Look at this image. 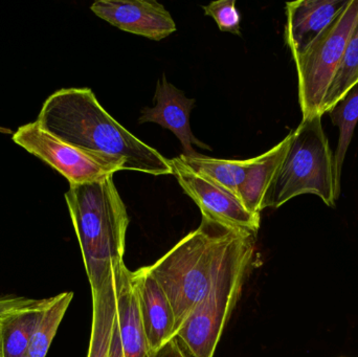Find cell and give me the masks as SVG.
<instances>
[{"instance_id": "cell-11", "label": "cell", "mask_w": 358, "mask_h": 357, "mask_svg": "<svg viewBox=\"0 0 358 357\" xmlns=\"http://www.w3.org/2000/svg\"><path fill=\"white\" fill-rule=\"evenodd\" d=\"M155 100L157 101L155 107L143 109L138 124L155 123L171 130L181 143L183 155L187 156L198 154L194 150L193 145L210 150V147L197 140L191 130L189 115L195 106L194 99H187L183 92L168 82L166 75H163L157 82Z\"/></svg>"}, {"instance_id": "cell-17", "label": "cell", "mask_w": 358, "mask_h": 357, "mask_svg": "<svg viewBox=\"0 0 358 357\" xmlns=\"http://www.w3.org/2000/svg\"><path fill=\"white\" fill-rule=\"evenodd\" d=\"M179 159L194 173L213 184L222 187L238 198V190L252 163V159L243 161L218 159L201 154H196L195 156L182 154Z\"/></svg>"}, {"instance_id": "cell-6", "label": "cell", "mask_w": 358, "mask_h": 357, "mask_svg": "<svg viewBox=\"0 0 358 357\" xmlns=\"http://www.w3.org/2000/svg\"><path fill=\"white\" fill-rule=\"evenodd\" d=\"M357 20L358 0H349L331 24L294 61L303 119L322 115L326 94L342 62L347 42Z\"/></svg>"}, {"instance_id": "cell-10", "label": "cell", "mask_w": 358, "mask_h": 357, "mask_svg": "<svg viewBox=\"0 0 358 357\" xmlns=\"http://www.w3.org/2000/svg\"><path fill=\"white\" fill-rule=\"evenodd\" d=\"M141 316L131 270L125 263L117 270V314L113 327L110 357H151Z\"/></svg>"}, {"instance_id": "cell-23", "label": "cell", "mask_w": 358, "mask_h": 357, "mask_svg": "<svg viewBox=\"0 0 358 357\" xmlns=\"http://www.w3.org/2000/svg\"><path fill=\"white\" fill-rule=\"evenodd\" d=\"M151 357H189L176 337Z\"/></svg>"}, {"instance_id": "cell-15", "label": "cell", "mask_w": 358, "mask_h": 357, "mask_svg": "<svg viewBox=\"0 0 358 357\" xmlns=\"http://www.w3.org/2000/svg\"><path fill=\"white\" fill-rule=\"evenodd\" d=\"M119 270H115L99 289L92 291V324L87 357H110L113 327L117 314Z\"/></svg>"}, {"instance_id": "cell-3", "label": "cell", "mask_w": 358, "mask_h": 357, "mask_svg": "<svg viewBox=\"0 0 358 357\" xmlns=\"http://www.w3.org/2000/svg\"><path fill=\"white\" fill-rule=\"evenodd\" d=\"M248 233L202 216L201 224L161 259L147 266L171 304L176 335L208 293L219 264L238 237Z\"/></svg>"}, {"instance_id": "cell-22", "label": "cell", "mask_w": 358, "mask_h": 357, "mask_svg": "<svg viewBox=\"0 0 358 357\" xmlns=\"http://www.w3.org/2000/svg\"><path fill=\"white\" fill-rule=\"evenodd\" d=\"M36 301L37 300L17 296H0V318L8 312L31 305Z\"/></svg>"}, {"instance_id": "cell-21", "label": "cell", "mask_w": 358, "mask_h": 357, "mask_svg": "<svg viewBox=\"0 0 358 357\" xmlns=\"http://www.w3.org/2000/svg\"><path fill=\"white\" fill-rule=\"evenodd\" d=\"M203 10L206 16L212 17L216 21L220 31L241 35V16L239 10L236 8L235 0L213 1L208 6H203Z\"/></svg>"}, {"instance_id": "cell-4", "label": "cell", "mask_w": 358, "mask_h": 357, "mask_svg": "<svg viewBox=\"0 0 358 357\" xmlns=\"http://www.w3.org/2000/svg\"><path fill=\"white\" fill-rule=\"evenodd\" d=\"M290 133L289 147L267 191L263 207L278 209L304 194L317 195L328 207H336L334 155L323 129L322 115L302 119Z\"/></svg>"}, {"instance_id": "cell-14", "label": "cell", "mask_w": 358, "mask_h": 357, "mask_svg": "<svg viewBox=\"0 0 358 357\" xmlns=\"http://www.w3.org/2000/svg\"><path fill=\"white\" fill-rule=\"evenodd\" d=\"M292 133L288 134L277 146L267 152L252 159V165L246 172L244 182L238 190V196L244 207L254 214L260 215L264 210L265 196L281 166L288 147Z\"/></svg>"}, {"instance_id": "cell-16", "label": "cell", "mask_w": 358, "mask_h": 357, "mask_svg": "<svg viewBox=\"0 0 358 357\" xmlns=\"http://www.w3.org/2000/svg\"><path fill=\"white\" fill-rule=\"evenodd\" d=\"M48 299L0 318V349L2 357H25L36 326L43 314Z\"/></svg>"}, {"instance_id": "cell-9", "label": "cell", "mask_w": 358, "mask_h": 357, "mask_svg": "<svg viewBox=\"0 0 358 357\" xmlns=\"http://www.w3.org/2000/svg\"><path fill=\"white\" fill-rule=\"evenodd\" d=\"M90 8L113 27L155 41L176 31L171 14L155 0H99Z\"/></svg>"}, {"instance_id": "cell-2", "label": "cell", "mask_w": 358, "mask_h": 357, "mask_svg": "<svg viewBox=\"0 0 358 357\" xmlns=\"http://www.w3.org/2000/svg\"><path fill=\"white\" fill-rule=\"evenodd\" d=\"M92 291L124 263L129 216L113 175L69 187L65 194Z\"/></svg>"}, {"instance_id": "cell-24", "label": "cell", "mask_w": 358, "mask_h": 357, "mask_svg": "<svg viewBox=\"0 0 358 357\" xmlns=\"http://www.w3.org/2000/svg\"><path fill=\"white\" fill-rule=\"evenodd\" d=\"M0 357H2L1 349H0Z\"/></svg>"}, {"instance_id": "cell-1", "label": "cell", "mask_w": 358, "mask_h": 357, "mask_svg": "<svg viewBox=\"0 0 358 357\" xmlns=\"http://www.w3.org/2000/svg\"><path fill=\"white\" fill-rule=\"evenodd\" d=\"M37 123L61 142L108 159L124 170L161 176L173 174L170 161L117 123L90 88H65L42 106Z\"/></svg>"}, {"instance_id": "cell-13", "label": "cell", "mask_w": 358, "mask_h": 357, "mask_svg": "<svg viewBox=\"0 0 358 357\" xmlns=\"http://www.w3.org/2000/svg\"><path fill=\"white\" fill-rule=\"evenodd\" d=\"M141 316L151 352L155 354L176 337V316L171 304L147 266L131 272Z\"/></svg>"}, {"instance_id": "cell-8", "label": "cell", "mask_w": 358, "mask_h": 357, "mask_svg": "<svg viewBox=\"0 0 358 357\" xmlns=\"http://www.w3.org/2000/svg\"><path fill=\"white\" fill-rule=\"evenodd\" d=\"M169 161L178 184L199 207L202 216L233 230L257 236L260 215L248 211L238 197L222 187L194 173L179 157Z\"/></svg>"}, {"instance_id": "cell-19", "label": "cell", "mask_w": 358, "mask_h": 357, "mask_svg": "<svg viewBox=\"0 0 358 357\" xmlns=\"http://www.w3.org/2000/svg\"><path fill=\"white\" fill-rule=\"evenodd\" d=\"M73 299V293L71 291L48 298L43 314L34 331L25 357L46 356Z\"/></svg>"}, {"instance_id": "cell-7", "label": "cell", "mask_w": 358, "mask_h": 357, "mask_svg": "<svg viewBox=\"0 0 358 357\" xmlns=\"http://www.w3.org/2000/svg\"><path fill=\"white\" fill-rule=\"evenodd\" d=\"M13 140L62 174L71 186L94 182L124 170L120 163L87 154L61 142L44 131L37 121L21 126Z\"/></svg>"}, {"instance_id": "cell-12", "label": "cell", "mask_w": 358, "mask_h": 357, "mask_svg": "<svg viewBox=\"0 0 358 357\" xmlns=\"http://www.w3.org/2000/svg\"><path fill=\"white\" fill-rule=\"evenodd\" d=\"M349 0H300L286 3L285 39L296 61L341 14Z\"/></svg>"}, {"instance_id": "cell-5", "label": "cell", "mask_w": 358, "mask_h": 357, "mask_svg": "<svg viewBox=\"0 0 358 357\" xmlns=\"http://www.w3.org/2000/svg\"><path fill=\"white\" fill-rule=\"evenodd\" d=\"M256 236L241 234L213 277L208 293L176 337L189 357H213L252 263Z\"/></svg>"}, {"instance_id": "cell-20", "label": "cell", "mask_w": 358, "mask_h": 357, "mask_svg": "<svg viewBox=\"0 0 358 357\" xmlns=\"http://www.w3.org/2000/svg\"><path fill=\"white\" fill-rule=\"evenodd\" d=\"M358 83V20L349 37L342 62L330 83L322 106V115L340 102Z\"/></svg>"}, {"instance_id": "cell-18", "label": "cell", "mask_w": 358, "mask_h": 357, "mask_svg": "<svg viewBox=\"0 0 358 357\" xmlns=\"http://www.w3.org/2000/svg\"><path fill=\"white\" fill-rule=\"evenodd\" d=\"M330 119L340 129L338 147L334 153V182L336 197L341 195L343 166L358 122V83L329 111Z\"/></svg>"}]
</instances>
